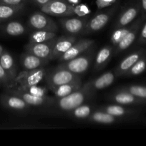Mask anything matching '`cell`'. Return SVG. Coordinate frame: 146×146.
Returning <instances> with one entry per match:
<instances>
[{"label":"cell","mask_w":146,"mask_h":146,"mask_svg":"<svg viewBox=\"0 0 146 146\" xmlns=\"http://www.w3.org/2000/svg\"><path fill=\"white\" fill-rule=\"evenodd\" d=\"M93 92L85 84L77 91L62 98H56L48 107L37 110V113L51 115H67L71 111L94 96Z\"/></svg>","instance_id":"obj_1"},{"label":"cell","mask_w":146,"mask_h":146,"mask_svg":"<svg viewBox=\"0 0 146 146\" xmlns=\"http://www.w3.org/2000/svg\"><path fill=\"white\" fill-rule=\"evenodd\" d=\"M94 52H95V44H93L91 47H90L88 49L86 50L78 56L70 61L60 63L57 67L65 68L74 74L80 76L81 74L85 73L90 68L95 57Z\"/></svg>","instance_id":"obj_2"},{"label":"cell","mask_w":146,"mask_h":146,"mask_svg":"<svg viewBox=\"0 0 146 146\" xmlns=\"http://www.w3.org/2000/svg\"><path fill=\"white\" fill-rule=\"evenodd\" d=\"M0 104L5 109L19 115L28 114L32 108L21 97L7 89L0 94Z\"/></svg>","instance_id":"obj_3"},{"label":"cell","mask_w":146,"mask_h":146,"mask_svg":"<svg viewBox=\"0 0 146 146\" xmlns=\"http://www.w3.org/2000/svg\"><path fill=\"white\" fill-rule=\"evenodd\" d=\"M44 79L49 88L50 87L80 81L81 78L80 75L74 74L69 70L57 66L52 69L47 70Z\"/></svg>","instance_id":"obj_4"},{"label":"cell","mask_w":146,"mask_h":146,"mask_svg":"<svg viewBox=\"0 0 146 146\" xmlns=\"http://www.w3.org/2000/svg\"><path fill=\"white\" fill-rule=\"evenodd\" d=\"M118 4L115 3L113 6L107 7V9L96 14L91 19L88 20L84 29V34H91L97 32L104 28L110 21L113 16L115 14Z\"/></svg>","instance_id":"obj_5"},{"label":"cell","mask_w":146,"mask_h":146,"mask_svg":"<svg viewBox=\"0 0 146 146\" xmlns=\"http://www.w3.org/2000/svg\"><path fill=\"white\" fill-rule=\"evenodd\" d=\"M5 89L9 90L13 94L21 97L31 108H37L38 110L47 108L52 104H53V102L56 99V97L54 96H38L32 95L27 91L20 88L19 87H17V88L12 87V88H5Z\"/></svg>","instance_id":"obj_6"},{"label":"cell","mask_w":146,"mask_h":146,"mask_svg":"<svg viewBox=\"0 0 146 146\" xmlns=\"http://www.w3.org/2000/svg\"><path fill=\"white\" fill-rule=\"evenodd\" d=\"M42 12L54 17L75 15V6L68 0H52L40 8Z\"/></svg>","instance_id":"obj_7"},{"label":"cell","mask_w":146,"mask_h":146,"mask_svg":"<svg viewBox=\"0 0 146 146\" xmlns=\"http://www.w3.org/2000/svg\"><path fill=\"white\" fill-rule=\"evenodd\" d=\"M47 70L45 66L34 70H24L17 75L15 79L16 85H18V87L21 88L38 85L44 78Z\"/></svg>","instance_id":"obj_8"},{"label":"cell","mask_w":146,"mask_h":146,"mask_svg":"<svg viewBox=\"0 0 146 146\" xmlns=\"http://www.w3.org/2000/svg\"><path fill=\"white\" fill-rule=\"evenodd\" d=\"M28 26L33 30H47L57 32V26L48 14L42 11H36L29 16Z\"/></svg>","instance_id":"obj_9"},{"label":"cell","mask_w":146,"mask_h":146,"mask_svg":"<svg viewBox=\"0 0 146 146\" xmlns=\"http://www.w3.org/2000/svg\"><path fill=\"white\" fill-rule=\"evenodd\" d=\"M98 110L102 111L109 114L120 117V118H127L130 121L136 120L141 113V111L135 108H130L127 106L120 105L117 104H110V105L102 106L97 108Z\"/></svg>","instance_id":"obj_10"},{"label":"cell","mask_w":146,"mask_h":146,"mask_svg":"<svg viewBox=\"0 0 146 146\" xmlns=\"http://www.w3.org/2000/svg\"><path fill=\"white\" fill-rule=\"evenodd\" d=\"M140 11L141 7L140 0H137L135 2L129 4L119 14L114 26L115 29L131 24L137 18Z\"/></svg>","instance_id":"obj_11"},{"label":"cell","mask_w":146,"mask_h":146,"mask_svg":"<svg viewBox=\"0 0 146 146\" xmlns=\"http://www.w3.org/2000/svg\"><path fill=\"white\" fill-rule=\"evenodd\" d=\"M107 98L109 101H111L113 104H120V105L127 106L146 105L145 100L137 98L130 93L120 89V88L110 94L107 97Z\"/></svg>","instance_id":"obj_12"},{"label":"cell","mask_w":146,"mask_h":146,"mask_svg":"<svg viewBox=\"0 0 146 146\" xmlns=\"http://www.w3.org/2000/svg\"><path fill=\"white\" fill-rule=\"evenodd\" d=\"M57 37L52 38L51 40L38 44H28L24 46V49L27 52H29L40 58L44 59L50 60L52 54L53 48L54 44L57 41Z\"/></svg>","instance_id":"obj_13"},{"label":"cell","mask_w":146,"mask_h":146,"mask_svg":"<svg viewBox=\"0 0 146 146\" xmlns=\"http://www.w3.org/2000/svg\"><path fill=\"white\" fill-rule=\"evenodd\" d=\"M94 41L89 38H80L78 39L64 54L61 56L57 60L59 63L65 62L70 61L79 55L82 54L83 52L91 47L93 44H94Z\"/></svg>","instance_id":"obj_14"},{"label":"cell","mask_w":146,"mask_h":146,"mask_svg":"<svg viewBox=\"0 0 146 146\" xmlns=\"http://www.w3.org/2000/svg\"><path fill=\"white\" fill-rule=\"evenodd\" d=\"M131 121L127 118H120L115 115L109 114L102 111L98 110L97 108L93 111L92 113L90 115L85 122L90 123L99 124V125H114V124L121 123L123 122H129Z\"/></svg>","instance_id":"obj_15"},{"label":"cell","mask_w":146,"mask_h":146,"mask_svg":"<svg viewBox=\"0 0 146 146\" xmlns=\"http://www.w3.org/2000/svg\"><path fill=\"white\" fill-rule=\"evenodd\" d=\"M87 21L88 19L87 17L79 18H62L59 20V22L64 31L72 35L84 34Z\"/></svg>","instance_id":"obj_16"},{"label":"cell","mask_w":146,"mask_h":146,"mask_svg":"<svg viewBox=\"0 0 146 146\" xmlns=\"http://www.w3.org/2000/svg\"><path fill=\"white\" fill-rule=\"evenodd\" d=\"M146 20V19L143 16H140L138 17V21H137V24H136L135 27L121 40V41L119 42V44L117 45H116L114 47V55L116 56L117 54H120L123 51H125L126 49L129 48L130 46H132L133 44V43L135 42V41L136 40V38L138 36V34L140 33V29H141L142 26H143V23L145 22V21Z\"/></svg>","instance_id":"obj_17"},{"label":"cell","mask_w":146,"mask_h":146,"mask_svg":"<svg viewBox=\"0 0 146 146\" xmlns=\"http://www.w3.org/2000/svg\"><path fill=\"white\" fill-rule=\"evenodd\" d=\"M78 40L75 35H64L57 38L50 61L57 60Z\"/></svg>","instance_id":"obj_18"},{"label":"cell","mask_w":146,"mask_h":146,"mask_svg":"<svg viewBox=\"0 0 146 146\" xmlns=\"http://www.w3.org/2000/svg\"><path fill=\"white\" fill-rule=\"evenodd\" d=\"M146 51L144 48H140L139 50L131 53L125 57L115 68L114 71L117 77L124 76L125 74L127 73V71L143 56L144 54H145Z\"/></svg>","instance_id":"obj_19"},{"label":"cell","mask_w":146,"mask_h":146,"mask_svg":"<svg viewBox=\"0 0 146 146\" xmlns=\"http://www.w3.org/2000/svg\"><path fill=\"white\" fill-rule=\"evenodd\" d=\"M117 76L114 71H109L104 73L97 78L86 83L89 88L95 93L100 90L104 89L111 86L115 81Z\"/></svg>","instance_id":"obj_20"},{"label":"cell","mask_w":146,"mask_h":146,"mask_svg":"<svg viewBox=\"0 0 146 146\" xmlns=\"http://www.w3.org/2000/svg\"><path fill=\"white\" fill-rule=\"evenodd\" d=\"M19 61L24 70H34L45 66L50 61L40 58L25 51L20 56Z\"/></svg>","instance_id":"obj_21"},{"label":"cell","mask_w":146,"mask_h":146,"mask_svg":"<svg viewBox=\"0 0 146 146\" xmlns=\"http://www.w3.org/2000/svg\"><path fill=\"white\" fill-rule=\"evenodd\" d=\"M114 56V46L106 45L100 48L94 59L93 71H98L103 69L107 66L112 57Z\"/></svg>","instance_id":"obj_22"},{"label":"cell","mask_w":146,"mask_h":146,"mask_svg":"<svg viewBox=\"0 0 146 146\" xmlns=\"http://www.w3.org/2000/svg\"><path fill=\"white\" fill-rule=\"evenodd\" d=\"M0 30L3 34L10 36H19L27 33V27L18 21H7L2 23Z\"/></svg>","instance_id":"obj_23"},{"label":"cell","mask_w":146,"mask_h":146,"mask_svg":"<svg viewBox=\"0 0 146 146\" xmlns=\"http://www.w3.org/2000/svg\"><path fill=\"white\" fill-rule=\"evenodd\" d=\"M82 80H80V81L57 86L50 87L49 88V90H50L54 94V97L56 98H62L79 90L82 86Z\"/></svg>","instance_id":"obj_24"},{"label":"cell","mask_w":146,"mask_h":146,"mask_svg":"<svg viewBox=\"0 0 146 146\" xmlns=\"http://www.w3.org/2000/svg\"><path fill=\"white\" fill-rule=\"evenodd\" d=\"M0 64L9 76L10 78L15 81L16 78L18 75L17 66L11 54L5 49L0 56Z\"/></svg>","instance_id":"obj_25"},{"label":"cell","mask_w":146,"mask_h":146,"mask_svg":"<svg viewBox=\"0 0 146 146\" xmlns=\"http://www.w3.org/2000/svg\"><path fill=\"white\" fill-rule=\"evenodd\" d=\"M25 5H9L0 3V24L9 21L24 9Z\"/></svg>","instance_id":"obj_26"},{"label":"cell","mask_w":146,"mask_h":146,"mask_svg":"<svg viewBox=\"0 0 146 146\" xmlns=\"http://www.w3.org/2000/svg\"><path fill=\"white\" fill-rule=\"evenodd\" d=\"M95 109L93 105L82 104L70 111L66 116L75 121H85Z\"/></svg>","instance_id":"obj_27"},{"label":"cell","mask_w":146,"mask_h":146,"mask_svg":"<svg viewBox=\"0 0 146 146\" xmlns=\"http://www.w3.org/2000/svg\"><path fill=\"white\" fill-rule=\"evenodd\" d=\"M137 21H138V18L135 21L132 22L131 24H128V25L115 29V31L113 32V34H111V36H110V43H111V45L113 46L114 47L116 45H117L119 44V42L135 27L136 24H137Z\"/></svg>","instance_id":"obj_28"},{"label":"cell","mask_w":146,"mask_h":146,"mask_svg":"<svg viewBox=\"0 0 146 146\" xmlns=\"http://www.w3.org/2000/svg\"><path fill=\"white\" fill-rule=\"evenodd\" d=\"M57 37V33L47 30H34L29 37V44H38L45 42Z\"/></svg>","instance_id":"obj_29"},{"label":"cell","mask_w":146,"mask_h":146,"mask_svg":"<svg viewBox=\"0 0 146 146\" xmlns=\"http://www.w3.org/2000/svg\"><path fill=\"white\" fill-rule=\"evenodd\" d=\"M121 90L127 91L136 97L146 101V86L138 85V84H130V85L124 86L120 88Z\"/></svg>","instance_id":"obj_30"},{"label":"cell","mask_w":146,"mask_h":146,"mask_svg":"<svg viewBox=\"0 0 146 146\" xmlns=\"http://www.w3.org/2000/svg\"><path fill=\"white\" fill-rule=\"evenodd\" d=\"M146 54V53H145ZM146 70V56H143L128 71H127L124 76H135L143 74Z\"/></svg>","instance_id":"obj_31"},{"label":"cell","mask_w":146,"mask_h":146,"mask_svg":"<svg viewBox=\"0 0 146 146\" xmlns=\"http://www.w3.org/2000/svg\"><path fill=\"white\" fill-rule=\"evenodd\" d=\"M0 85L4 86V88H12L16 86L15 81L10 78L1 64H0Z\"/></svg>","instance_id":"obj_32"},{"label":"cell","mask_w":146,"mask_h":146,"mask_svg":"<svg viewBox=\"0 0 146 146\" xmlns=\"http://www.w3.org/2000/svg\"><path fill=\"white\" fill-rule=\"evenodd\" d=\"M21 89L24 90V91H27L28 93L34 96H48V87L45 88V87L38 86V85H34L29 87H27V88H21Z\"/></svg>","instance_id":"obj_33"},{"label":"cell","mask_w":146,"mask_h":146,"mask_svg":"<svg viewBox=\"0 0 146 146\" xmlns=\"http://www.w3.org/2000/svg\"><path fill=\"white\" fill-rule=\"evenodd\" d=\"M117 0H96V5L98 9L107 8L115 4Z\"/></svg>","instance_id":"obj_34"},{"label":"cell","mask_w":146,"mask_h":146,"mask_svg":"<svg viewBox=\"0 0 146 146\" xmlns=\"http://www.w3.org/2000/svg\"><path fill=\"white\" fill-rule=\"evenodd\" d=\"M137 43L142 45L146 44V20L140 29V33L137 36Z\"/></svg>","instance_id":"obj_35"},{"label":"cell","mask_w":146,"mask_h":146,"mask_svg":"<svg viewBox=\"0 0 146 146\" xmlns=\"http://www.w3.org/2000/svg\"><path fill=\"white\" fill-rule=\"evenodd\" d=\"M90 14V11L87 6L85 5H77L75 6V15L80 17H84L87 14Z\"/></svg>","instance_id":"obj_36"},{"label":"cell","mask_w":146,"mask_h":146,"mask_svg":"<svg viewBox=\"0 0 146 146\" xmlns=\"http://www.w3.org/2000/svg\"><path fill=\"white\" fill-rule=\"evenodd\" d=\"M29 0H0V3L9 5H26Z\"/></svg>","instance_id":"obj_37"},{"label":"cell","mask_w":146,"mask_h":146,"mask_svg":"<svg viewBox=\"0 0 146 146\" xmlns=\"http://www.w3.org/2000/svg\"><path fill=\"white\" fill-rule=\"evenodd\" d=\"M51 1H52V0H29V2L34 4V6H36V7H39L40 9L42 7L44 6L45 4H48Z\"/></svg>","instance_id":"obj_38"},{"label":"cell","mask_w":146,"mask_h":146,"mask_svg":"<svg viewBox=\"0 0 146 146\" xmlns=\"http://www.w3.org/2000/svg\"><path fill=\"white\" fill-rule=\"evenodd\" d=\"M141 7V15L146 19V0H140Z\"/></svg>","instance_id":"obj_39"},{"label":"cell","mask_w":146,"mask_h":146,"mask_svg":"<svg viewBox=\"0 0 146 146\" xmlns=\"http://www.w3.org/2000/svg\"><path fill=\"white\" fill-rule=\"evenodd\" d=\"M4 51V48H3V46H1L0 45V56H1V54H2L3 53V51Z\"/></svg>","instance_id":"obj_40"},{"label":"cell","mask_w":146,"mask_h":146,"mask_svg":"<svg viewBox=\"0 0 146 146\" xmlns=\"http://www.w3.org/2000/svg\"><path fill=\"white\" fill-rule=\"evenodd\" d=\"M145 56H146V54H145Z\"/></svg>","instance_id":"obj_41"}]
</instances>
